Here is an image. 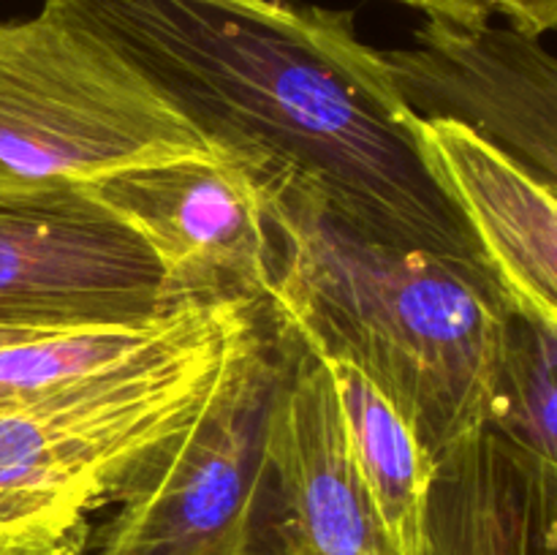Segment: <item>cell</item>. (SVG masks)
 Returning a JSON list of instances; mask_svg holds the SVG:
<instances>
[{"label": "cell", "instance_id": "1", "mask_svg": "<svg viewBox=\"0 0 557 555\" xmlns=\"http://www.w3.org/2000/svg\"><path fill=\"white\" fill-rule=\"evenodd\" d=\"M41 11L112 49L253 183L288 180L373 237L484 261L351 11L292 0H41Z\"/></svg>", "mask_w": 557, "mask_h": 555}, {"label": "cell", "instance_id": "2", "mask_svg": "<svg viewBox=\"0 0 557 555\" xmlns=\"http://www.w3.org/2000/svg\"><path fill=\"white\" fill-rule=\"evenodd\" d=\"M256 188L275 250L272 321L368 375L433 462L482 430L515 310L490 267L373 237L288 180Z\"/></svg>", "mask_w": 557, "mask_h": 555}, {"label": "cell", "instance_id": "3", "mask_svg": "<svg viewBox=\"0 0 557 555\" xmlns=\"http://www.w3.org/2000/svg\"><path fill=\"white\" fill-rule=\"evenodd\" d=\"M267 310L199 308L145 357L0 408V555H82L90 517L207 403Z\"/></svg>", "mask_w": 557, "mask_h": 555}, {"label": "cell", "instance_id": "4", "mask_svg": "<svg viewBox=\"0 0 557 555\" xmlns=\"http://www.w3.org/2000/svg\"><path fill=\"white\" fill-rule=\"evenodd\" d=\"M292 337L264 313L205 406L114 498L82 555H277L272 422Z\"/></svg>", "mask_w": 557, "mask_h": 555}, {"label": "cell", "instance_id": "5", "mask_svg": "<svg viewBox=\"0 0 557 555\" xmlns=\"http://www.w3.org/2000/svg\"><path fill=\"white\" fill-rule=\"evenodd\" d=\"M221 158L109 47L58 16L0 22V190L85 188L125 169Z\"/></svg>", "mask_w": 557, "mask_h": 555}, {"label": "cell", "instance_id": "6", "mask_svg": "<svg viewBox=\"0 0 557 555\" xmlns=\"http://www.w3.org/2000/svg\"><path fill=\"white\" fill-rule=\"evenodd\" d=\"M139 234L82 188L0 190V326L107 330L169 319Z\"/></svg>", "mask_w": 557, "mask_h": 555}, {"label": "cell", "instance_id": "7", "mask_svg": "<svg viewBox=\"0 0 557 555\" xmlns=\"http://www.w3.org/2000/svg\"><path fill=\"white\" fill-rule=\"evenodd\" d=\"M82 190L152 250L169 313L232 303L267 310L275 250L259 188L243 166L180 158L125 169Z\"/></svg>", "mask_w": 557, "mask_h": 555}, {"label": "cell", "instance_id": "8", "mask_svg": "<svg viewBox=\"0 0 557 555\" xmlns=\"http://www.w3.org/2000/svg\"><path fill=\"white\" fill-rule=\"evenodd\" d=\"M384 60L417 118L457 120L557 185V58L539 38L428 20Z\"/></svg>", "mask_w": 557, "mask_h": 555}, {"label": "cell", "instance_id": "9", "mask_svg": "<svg viewBox=\"0 0 557 555\" xmlns=\"http://www.w3.org/2000/svg\"><path fill=\"white\" fill-rule=\"evenodd\" d=\"M270 460L277 555H397L348 452L330 370L297 337Z\"/></svg>", "mask_w": 557, "mask_h": 555}, {"label": "cell", "instance_id": "10", "mask_svg": "<svg viewBox=\"0 0 557 555\" xmlns=\"http://www.w3.org/2000/svg\"><path fill=\"white\" fill-rule=\"evenodd\" d=\"M417 136L509 303L557 330V185L457 120L417 118Z\"/></svg>", "mask_w": 557, "mask_h": 555}, {"label": "cell", "instance_id": "11", "mask_svg": "<svg viewBox=\"0 0 557 555\" xmlns=\"http://www.w3.org/2000/svg\"><path fill=\"white\" fill-rule=\"evenodd\" d=\"M413 555H557V466L484 424L435 460Z\"/></svg>", "mask_w": 557, "mask_h": 555}, {"label": "cell", "instance_id": "12", "mask_svg": "<svg viewBox=\"0 0 557 555\" xmlns=\"http://www.w3.org/2000/svg\"><path fill=\"white\" fill-rule=\"evenodd\" d=\"M319 357V354H315ZM330 370L348 452L397 555H413L433 457L395 403L343 359L319 357Z\"/></svg>", "mask_w": 557, "mask_h": 555}, {"label": "cell", "instance_id": "13", "mask_svg": "<svg viewBox=\"0 0 557 555\" xmlns=\"http://www.w3.org/2000/svg\"><path fill=\"white\" fill-rule=\"evenodd\" d=\"M196 308L145 326L54 332L0 348V408L36 400L54 390L123 368L166 343Z\"/></svg>", "mask_w": 557, "mask_h": 555}, {"label": "cell", "instance_id": "14", "mask_svg": "<svg viewBox=\"0 0 557 555\" xmlns=\"http://www.w3.org/2000/svg\"><path fill=\"white\" fill-rule=\"evenodd\" d=\"M487 428L557 466V330L511 310Z\"/></svg>", "mask_w": 557, "mask_h": 555}, {"label": "cell", "instance_id": "15", "mask_svg": "<svg viewBox=\"0 0 557 555\" xmlns=\"http://www.w3.org/2000/svg\"><path fill=\"white\" fill-rule=\"evenodd\" d=\"M428 14V20L455 27L487 25L493 16H504L509 27L531 38L557 27V0H395Z\"/></svg>", "mask_w": 557, "mask_h": 555}, {"label": "cell", "instance_id": "16", "mask_svg": "<svg viewBox=\"0 0 557 555\" xmlns=\"http://www.w3.org/2000/svg\"><path fill=\"white\" fill-rule=\"evenodd\" d=\"M54 332H58V330H33V326H0V348L11 346V343H25V341H36V337H44V335H54Z\"/></svg>", "mask_w": 557, "mask_h": 555}]
</instances>
